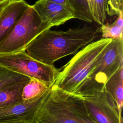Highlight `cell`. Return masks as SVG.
<instances>
[{"instance_id": "obj_12", "label": "cell", "mask_w": 123, "mask_h": 123, "mask_svg": "<svg viewBox=\"0 0 123 123\" xmlns=\"http://www.w3.org/2000/svg\"><path fill=\"white\" fill-rule=\"evenodd\" d=\"M66 93L69 104L79 123H98L91 117L82 97L74 94Z\"/></svg>"}, {"instance_id": "obj_21", "label": "cell", "mask_w": 123, "mask_h": 123, "mask_svg": "<svg viewBox=\"0 0 123 123\" xmlns=\"http://www.w3.org/2000/svg\"><path fill=\"white\" fill-rule=\"evenodd\" d=\"M0 123H28L26 122L19 121H5L0 122Z\"/></svg>"}, {"instance_id": "obj_22", "label": "cell", "mask_w": 123, "mask_h": 123, "mask_svg": "<svg viewBox=\"0 0 123 123\" xmlns=\"http://www.w3.org/2000/svg\"><path fill=\"white\" fill-rule=\"evenodd\" d=\"M11 0H0V6L8 2Z\"/></svg>"}, {"instance_id": "obj_10", "label": "cell", "mask_w": 123, "mask_h": 123, "mask_svg": "<svg viewBox=\"0 0 123 123\" xmlns=\"http://www.w3.org/2000/svg\"><path fill=\"white\" fill-rule=\"evenodd\" d=\"M29 6L24 0H11L0 6V43Z\"/></svg>"}, {"instance_id": "obj_2", "label": "cell", "mask_w": 123, "mask_h": 123, "mask_svg": "<svg viewBox=\"0 0 123 123\" xmlns=\"http://www.w3.org/2000/svg\"><path fill=\"white\" fill-rule=\"evenodd\" d=\"M111 39L102 38L84 47L59 72L53 85L74 94L98 62L104 48Z\"/></svg>"}, {"instance_id": "obj_6", "label": "cell", "mask_w": 123, "mask_h": 123, "mask_svg": "<svg viewBox=\"0 0 123 123\" xmlns=\"http://www.w3.org/2000/svg\"><path fill=\"white\" fill-rule=\"evenodd\" d=\"M34 123H79L69 104L66 92L53 85Z\"/></svg>"}, {"instance_id": "obj_3", "label": "cell", "mask_w": 123, "mask_h": 123, "mask_svg": "<svg viewBox=\"0 0 123 123\" xmlns=\"http://www.w3.org/2000/svg\"><path fill=\"white\" fill-rule=\"evenodd\" d=\"M123 66V37L113 38L86 80L74 94L83 97L104 89L108 79Z\"/></svg>"}, {"instance_id": "obj_18", "label": "cell", "mask_w": 123, "mask_h": 123, "mask_svg": "<svg viewBox=\"0 0 123 123\" xmlns=\"http://www.w3.org/2000/svg\"><path fill=\"white\" fill-rule=\"evenodd\" d=\"M108 0H92L91 13L93 20L102 25L106 18Z\"/></svg>"}, {"instance_id": "obj_1", "label": "cell", "mask_w": 123, "mask_h": 123, "mask_svg": "<svg viewBox=\"0 0 123 123\" xmlns=\"http://www.w3.org/2000/svg\"><path fill=\"white\" fill-rule=\"evenodd\" d=\"M97 30L88 26L69 29L65 31L47 29L37 36L26 48L27 53L35 60L48 65L90 43Z\"/></svg>"}, {"instance_id": "obj_20", "label": "cell", "mask_w": 123, "mask_h": 123, "mask_svg": "<svg viewBox=\"0 0 123 123\" xmlns=\"http://www.w3.org/2000/svg\"><path fill=\"white\" fill-rule=\"evenodd\" d=\"M60 4H63V5H68V0H44Z\"/></svg>"}, {"instance_id": "obj_8", "label": "cell", "mask_w": 123, "mask_h": 123, "mask_svg": "<svg viewBox=\"0 0 123 123\" xmlns=\"http://www.w3.org/2000/svg\"><path fill=\"white\" fill-rule=\"evenodd\" d=\"M50 88L32 99L22 100L13 104L0 108V122L19 121L34 123L38 110L48 96Z\"/></svg>"}, {"instance_id": "obj_4", "label": "cell", "mask_w": 123, "mask_h": 123, "mask_svg": "<svg viewBox=\"0 0 123 123\" xmlns=\"http://www.w3.org/2000/svg\"><path fill=\"white\" fill-rule=\"evenodd\" d=\"M51 27L50 24L43 21L30 5L0 43V54L25 50L37 36Z\"/></svg>"}, {"instance_id": "obj_19", "label": "cell", "mask_w": 123, "mask_h": 123, "mask_svg": "<svg viewBox=\"0 0 123 123\" xmlns=\"http://www.w3.org/2000/svg\"><path fill=\"white\" fill-rule=\"evenodd\" d=\"M106 12L110 16L118 15L123 12V0H108Z\"/></svg>"}, {"instance_id": "obj_16", "label": "cell", "mask_w": 123, "mask_h": 123, "mask_svg": "<svg viewBox=\"0 0 123 123\" xmlns=\"http://www.w3.org/2000/svg\"><path fill=\"white\" fill-rule=\"evenodd\" d=\"M123 13L121 12L116 21L111 24H103L97 30L102 33L103 38H117L123 37Z\"/></svg>"}, {"instance_id": "obj_14", "label": "cell", "mask_w": 123, "mask_h": 123, "mask_svg": "<svg viewBox=\"0 0 123 123\" xmlns=\"http://www.w3.org/2000/svg\"><path fill=\"white\" fill-rule=\"evenodd\" d=\"M50 88L42 81L31 78L23 87L21 98L23 100L32 99L40 95Z\"/></svg>"}, {"instance_id": "obj_7", "label": "cell", "mask_w": 123, "mask_h": 123, "mask_svg": "<svg viewBox=\"0 0 123 123\" xmlns=\"http://www.w3.org/2000/svg\"><path fill=\"white\" fill-rule=\"evenodd\" d=\"M82 98L91 117L98 123H123L116 102L105 89Z\"/></svg>"}, {"instance_id": "obj_17", "label": "cell", "mask_w": 123, "mask_h": 123, "mask_svg": "<svg viewBox=\"0 0 123 123\" xmlns=\"http://www.w3.org/2000/svg\"><path fill=\"white\" fill-rule=\"evenodd\" d=\"M30 79L0 65V89L12 85L28 82Z\"/></svg>"}, {"instance_id": "obj_23", "label": "cell", "mask_w": 123, "mask_h": 123, "mask_svg": "<svg viewBox=\"0 0 123 123\" xmlns=\"http://www.w3.org/2000/svg\"></svg>"}, {"instance_id": "obj_11", "label": "cell", "mask_w": 123, "mask_h": 123, "mask_svg": "<svg viewBox=\"0 0 123 123\" xmlns=\"http://www.w3.org/2000/svg\"><path fill=\"white\" fill-rule=\"evenodd\" d=\"M104 89L116 102L121 115L123 102V66L120 67L108 79Z\"/></svg>"}, {"instance_id": "obj_9", "label": "cell", "mask_w": 123, "mask_h": 123, "mask_svg": "<svg viewBox=\"0 0 123 123\" xmlns=\"http://www.w3.org/2000/svg\"><path fill=\"white\" fill-rule=\"evenodd\" d=\"M32 6L41 19L52 26L61 25L74 18L72 11L67 5L38 0Z\"/></svg>"}, {"instance_id": "obj_5", "label": "cell", "mask_w": 123, "mask_h": 123, "mask_svg": "<svg viewBox=\"0 0 123 123\" xmlns=\"http://www.w3.org/2000/svg\"><path fill=\"white\" fill-rule=\"evenodd\" d=\"M0 65L15 73L42 81L49 87L59 72L54 65L44 64L29 56L25 50L0 54Z\"/></svg>"}, {"instance_id": "obj_13", "label": "cell", "mask_w": 123, "mask_h": 123, "mask_svg": "<svg viewBox=\"0 0 123 123\" xmlns=\"http://www.w3.org/2000/svg\"><path fill=\"white\" fill-rule=\"evenodd\" d=\"M27 82L20 83L0 89V108L21 101L22 90Z\"/></svg>"}, {"instance_id": "obj_15", "label": "cell", "mask_w": 123, "mask_h": 123, "mask_svg": "<svg viewBox=\"0 0 123 123\" xmlns=\"http://www.w3.org/2000/svg\"><path fill=\"white\" fill-rule=\"evenodd\" d=\"M68 5L72 11L74 18L87 22L93 21L87 0H68Z\"/></svg>"}]
</instances>
